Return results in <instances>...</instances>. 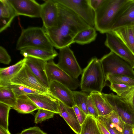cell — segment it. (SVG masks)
I'll return each instance as SVG.
<instances>
[{"instance_id":"obj_13","label":"cell","mask_w":134,"mask_h":134,"mask_svg":"<svg viewBox=\"0 0 134 134\" xmlns=\"http://www.w3.org/2000/svg\"><path fill=\"white\" fill-rule=\"evenodd\" d=\"M18 16L40 17L41 4L34 0H9Z\"/></svg>"},{"instance_id":"obj_22","label":"cell","mask_w":134,"mask_h":134,"mask_svg":"<svg viewBox=\"0 0 134 134\" xmlns=\"http://www.w3.org/2000/svg\"><path fill=\"white\" fill-rule=\"evenodd\" d=\"M97 110L99 116H104L113 110L103 96L102 93L93 92L90 93Z\"/></svg>"},{"instance_id":"obj_27","label":"cell","mask_w":134,"mask_h":134,"mask_svg":"<svg viewBox=\"0 0 134 134\" xmlns=\"http://www.w3.org/2000/svg\"><path fill=\"white\" fill-rule=\"evenodd\" d=\"M98 127L96 119L87 115L85 121L81 125L80 134H100Z\"/></svg>"},{"instance_id":"obj_30","label":"cell","mask_w":134,"mask_h":134,"mask_svg":"<svg viewBox=\"0 0 134 134\" xmlns=\"http://www.w3.org/2000/svg\"><path fill=\"white\" fill-rule=\"evenodd\" d=\"M15 96L18 97L23 95L30 94H43L44 93L29 87L19 85L10 84L9 85Z\"/></svg>"},{"instance_id":"obj_23","label":"cell","mask_w":134,"mask_h":134,"mask_svg":"<svg viewBox=\"0 0 134 134\" xmlns=\"http://www.w3.org/2000/svg\"><path fill=\"white\" fill-rule=\"evenodd\" d=\"M20 113H31L39 108L26 95L17 98L16 104L13 108Z\"/></svg>"},{"instance_id":"obj_44","label":"cell","mask_w":134,"mask_h":134,"mask_svg":"<svg viewBox=\"0 0 134 134\" xmlns=\"http://www.w3.org/2000/svg\"><path fill=\"white\" fill-rule=\"evenodd\" d=\"M0 134H11L9 130L0 126Z\"/></svg>"},{"instance_id":"obj_35","label":"cell","mask_w":134,"mask_h":134,"mask_svg":"<svg viewBox=\"0 0 134 134\" xmlns=\"http://www.w3.org/2000/svg\"><path fill=\"white\" fill-rule=\"evenodd\" d=\"M134 109V86L120 97Z\"/></svg>"},{"instance_id":"obj_8","label":"cell","mask_w":134,"mask_h":134,"mask_svg":"<svg viewBox=\"0 0 134 134\" xmlns=\"http://www.w3.org/2000/svg\"><path fill=\"white\" fill-rule=\"evenodd\" d=\"M58 55V66L71 77L77 79L82 71L69 46L60 49Z\"/></svg>"},{"instance_id":"obj_37","label":"cell","mask_w":134,"mask_h":134,"mask_svg":"<svg viewBox=\"0 0 134 134\" xmlns=\"http://www.w3.org/2000/svg\"><path fill=\"white\" fill-rule=\"evenodd\" d=\"M101 122L110 134H118L113 124L107 118L99 116L96 119Z\"/></svg>"},{"instance_id":"obj_33","label":"cell","mask_w":134,"mask_h":134,"mask_svg":"<svg viewBox=\"0 0 134 134\" xmlns=\"http://www.w3.org/2000/svg\"><path fill=\"white\" fill-rule=\"evenodd\" d=\"M55 113L48 110L39 109L35 116L34 122L40 123L42 121L53 117Z\"/></svg>"},{"instance_id":"obj_5","label":"cell","mask_w":134,"mask_h":134,"mask_svg":"<svg viewBox=\"0 0 134 134\" xmlns=\"http://www.w3.org/2000/svg\"><path fill=\"white\" fill-rule=\"evenodd\" d=\"M105 79L109 75H124L134 79V70L126 62L112 51L100 59Z\"/></svg>"},{"instance_id":"obj_26","label":"cell","mask_w":134,"mask_h":134,"mask_svg":"<svg viewBox=\"0 0 134 134\" xmlns=\"http://www.w3.org/2000/svg\"><path fill=\"white\" fill-rule=\"evenodd\" d=\"M17 98L9 86L0 87V102L13 108L15 105Z\"/></svg>"},{"instance_id":"obj_25","label":"cell","mask_w":134,"mask_h":134,"mask_svg":"<svg viewBox=\"0 0 134 134\" xmlns=\"http://www.w3.org/2000/svg\"><path fill=\"white\" fill-rule=\"evenodd\" d=\"M97 34L94 27H90L78 32L73 40V42L81 45L89 43L94 41Z\"/></svg>"},{"instance_id":"obj_21","label":"cell","mask_w":134,"mask_h":134,"mask_svg":"<svg viewBox=\"0 0 134 134\" xmlns=\"http://www.w3.org/2000/svg\"><path fill=\"white\" fill-rule=\"evenodd\" d=\"M20 53L24 57H31L47 61L53 60L58 55L54 49L49 50L39 48H24L20 51Z\"/></svg>"},{"instance_id":"obj_19","label":"cell","mask_w":134,"mask_h":134,"mask_svg":"<svg viewBox=\"0 0 134 134\" xmlns=\"http://www.w3.org/2000/svg\"><path fill=\"white\" fill-rule=\"evenodd\" d=\"M59 115L65 121L72 130L76 134H80L81 125L73 108L70 107L59 101Z\"/></svg>"},{"instance_id":"obj_38","label":"cell","mask_w":134,"mask_h":134,"mask_svg":"<svg viewBox=\"0 0 134 134\" xmlns=\"http://www.w3.org/2000/svg\"><path fill=\"white\" fill-rule=\"evenodd\" d=\"M11 57L7 50L3 47H0V62L5 64L8 65L11 62Z\"/></svg>"},{"instance_id":"obj_31","label":"cell","mask_w":134,"mask_h":134,"mask_svg":"<svg viewBox=\"0 0 134 134\" xmlns=\"http://www.w3.org/2000/svg\"><path fill=\"white\" fill-rule=\"evenodd\" d=\"M11 107L9 106L0 102V126L8 130L9 113Z\"/></svg>"},{"instance_id":"obj_4","label":"cell","mask_w":134,"mask_h":134,"mask_svg":"<svg viewBox=\"0 0 134 134\" xmlns=\"http://www.w3.org/2000/svg\"><path fill=\"white\" fill-rule=\"evenodd\" d=\"M39 48L53 50L54 46L43 27H31L23 29L17 42L16 49Z\"/></svg>"},{"instance_id":"obj_11","label":"cell","mask_w":134,"mask_h":134,"mask_svg":"<svg viewBox=\"0 0 134 134\" xmlns=\"http://www.w3.org/2000/svg\"><path fill=\"white\" fill-rule=\"evenodd\" d=\"M11 83L23 85L44 93H50L49 90L37 78L25 64L11 80Z\"/></svg>"},{"instance_id":"obj_12","label":"cell","mask_w":134,"mask_h":134,"mask_svg":"<svg viewBox=\"0 0 134 134\" xmlns=\"http://www.w3.org/2000/svg\"><path fill=\"white\" fill-rule=\"evenodd\" d=\"M41 4L40 18L43 27L48 29L57 27L58 25V9L55 0H46Z\"/></svg>"},{"instance_id":"obj_9","label":"cell","mask_w":134,"mask_h":134,"mask_svg":"<svg viewBox=\"0 0 134 134\" xmlns=\"http://www.w3.org/2000/svg\"><path fill=\"white\" fill-rule=\"evenodd\" d=\"M68 8L91 27H94L95 11L90 6L88 0H55Z\"/></svg>"},{"instance_id":"obj_24","label":"cell","mask_w":134,"mask_h":134,"mask_svg":"<svg viewBox=\"0 0 134 134\" xmlns=\"http://www.w3.org/2000/svg\"><path fill=\"white\" fill-rule=\"evenodd\" d=\"M112 31L134 55V34L133 27H122Z\"/></svg>"},{"instance_id":"obj_41","label":"cell","mask_w":134,"mask_h":134,"mask_svg":"<svg viewBox=\"0 0 134 134\" xmlns=\"http://www.w3.org/2000/svg\"><path fill=\"white\" fill-rule=\"evenodd\" d=\"M105 0H88L89 4L92 8L96 11L103 4Z\"/></svg>"},{"instance_id":"obj_18","label":"cell","mask_w":134,"mask_h":134,"mask_svg":"<svg viewBox=\"0 0 134 134\" xmlns=\"http://www.w3.org/2000/svg\"><path fill=\"white\" fill-rule=\"evenodd\" d=\"M133 27L134 0H129L114 25L111 31L120 28Z\"/></svg>"},{"instance_id":"obj_40","label":"cell","mask_w":134,"mask_h":134,"mask_svg":"<svg viewBox=\"0 0 134 134\" xmlns=\"http://www.w3.org/2000/svg\"><path fill=\"white\" fill-rule=\"evenodd\" d=\"M19 134H47L39 127L35 126L24 130Z\"/></svg>"},{"instance_id":"obj_43","label":"cell","mask_w":134,"mask_h":134,"mask_svg":"<svg viewBox=\"0 0 134 134\" xmlns=\"http://www.w3.org/2000/svg\"><path fill=\"white\" fill-rule=\"evenodd\" d=\"M96 120L98 127L100 132L103 134H110L104 125L98 120Z\"/></svg>"},{"instance_id":"obj_6","label":"cell","mask_w":134,"mask_h":134,"mask_svg":"<svg viewBox=\"0 0 134 134\" xmlns=\"http://www.w3.org/2000/svg\"><path fill=\"white\" fill-rule=\"evenodd\" d=\"M45 70L49 84L52 81H57L71 90H76L80 85L77 79L69 75L58 67L53 60L47 62Z\"/></svg>"},{"instance_id":"obj_39","label":"cell","mask_w":134,"mask_h":134,"mask_svg":"<svg viewBox=\"0 0 134 134\" xmlns=\"http://www.w3.org/2000/svg\"><path fill=\"white\" fill-rule=\"evenodd\" d=\"M73 108L76 116L80 125L84 122L87 116V115L81 109L75 105Z\"/></svg>"},{"instance_id":"obj_16","label":"cell","mask_w":134,"mask_h":134,"mask_svg":"<svg viewBox=\"0 0 134 134\" xmlns=\"http://www.w3.org/2000/svg\"><path fill=\"white\" fill-rule=\"evenodd\" d=\"M25 58V64L40 82L48 89L49 84L45 70L47 61L31 57Z\"/></svg>"},{"instance_id":"obj_28","label":"cell","mask_w":134,"mask_h":134,"mask_svg":"<svg viewBox=\"0 0 134 134\" xmlns=\"http://www.w3.org/2000/svg\"><path fill=\"white\" fill-rule=\"evenodd\" d=\"M72 92L76 105L88 115L87 103L88 95L82 92L72 91Z\"/></svg>"},{"instance_id":"obj_46","label":"cell","mask_w":134,"mask_h":134,"mask_svg":"<svg viewBox=\"0 0 134 134\" xmlns=\"http://www.w3.org/2000/svg\"><path fill=\"white\" fill-rule=\"evenodd\" d=\"M100 134H103L102 133H101V132Z\"/></svg>"},{"instance_id":"obj_7","label":"cell","mask_w":134,"mask_h":134,"mask_svg":"<svg viewBox=\"0 0 134 134\" xmlns=\"http://www.w3.org/2000/svg\"><path fill=\"white\" fill-rule=\"evenodd\" d=\"M104 97L112 109L124 122L134 125V109L120 97L113 93H102Z\"/></svg>"},{"instance_id":"obj_1","label":"cell","mask_w":134,"mask_h":134,"mask_svg":"<svg viewBox=\"0 0 134 134\" xmlns=\"http://www.w3.org/2000/svg\"><path fill=\"white\" fill-rule=\"evenodd\" d=\"M57 3V27L48 29L42 27L54 47L60 49L69 46L73 43V39L78 32L91 26L70 9Z\"/></svg>"},{"instance_id":"obj_15","label":"cell","mask_w":134,"mask_h":134,"mask_svg":"<svg viewBox=\"0 0 134 134\" xmlns=\"http://www.w3.org/2000/svg\"><path fill=\"white\" fill-rule=\"evenodd\" d=\"M39 108L59 113V101L50 93L26 95Z\"/></svg>"},{"instance_id":"obj_45","label":"cell","mask_w":134,"mask_h":134,"mask_svg":"<svg viewBox=\"0 0 134 134\" xmlns=\"http://www.w3.org/2000/svg\"><path fill=\"white\" fill-rule=\"evenodd\" d=\"M133 28L134 34V27H133Z\"/></svg>"},{"instance_id":"obj_29","label":"cell","mask_w":134,"mask_h":134,"mask_svg":"<svg viewBox=\"0 0 134 134\" xmlns=\"http://www.w3.org/2000/svg\"><path fill=\"white\" fill-rule=\"evenodd\" d=\"M105 81H109L113 83L125 84L129 86H134V79L120 74L108 75L105 79Z\"/></svg>"},{"instance_id":"obj_32","label":"cell","mask_w":134,"mask_h":134,"mask_svg":"<svg viewBox=\"0 0 134 134\" xmlns=\"http://www.w3.org/2000/svg\"><path fill=\"white\" fill-rule=\"evenodd\" d=\"M104 117L107 118L113 124L118 134H122L125 122L114 111Z\"/></svg>"},{"instance_id":"obj_2","label":"cell","mask_w":134,"mask_h":134,"mask_svg":"<svg viewBox=\"0 0 134 134\" xmlns=\"http://www.w3.org/2000/svg\"><path fill=\"white\" fill-rule=\"evenodd\" d=\"M129 0H105L95 11L94 28L103 34L111 31L112 28Z\"/></svg>"},{"instance_id":"obj_20","label":"cell","mask_w":134,"mask_h":134,"mask_svg":"<svg viewBox=\"0 0 134 134\" xmlns=\"http://www.w3.org/2000/svg\"><path fill=\"white\" fill-rule=\"evenodd\" d=\"M25 58L9 66L0 68V87L9 86L11 80L19 72L25 64Z\"/></svg>"},{"instance_id":"obj_34","label":"cell","mask_w":134,"mask_h":134,"mask_svg":"<svg viewBox=\"0 0 134 134\" xmlns=\"http://www.w3.org/2000/svg\"><path fill=\"white\" fill-rule=\"evenodd\" d=\"M111 90L120 97L123 93L129 90L131 86L125 84L111 83L109 85Z\"/></svg>"},{"instance_id":"obj_42","label":"cell","mask_w":134,"mask_h":134,"mask_svg":"<svg viewBox=\"0 0 134 134\" xmlns=\"http://www.w3.org/2000/svg\"><path fill=\"white\" fill-rule=\"evenodd\" d=\"M122 134H134V125H130L125 123Z\"/></svg>"},{"instance_id":"obj_3","label":"cell","mask_w":134,"mask_h":134,"mask_svg":"<svg viewBox=\"0 0 134 134\" xmlns=\"http://www.w3.org/2000/svg\"><path fill=\"white\" fill-rule=\"evenodd\" d=\"M100 59H92L83 69L80 84L81 90L86 92H101L106 85Z\"/></svg>"},{"instance_id":"obj_17","label":"cell","mask_w":134,"mask_h":134,"mask_svg":"<svg viewBox=\"0 0 134 134\" xmlns=\"http://www.w3.org/2000/svg\"><path fill=\"white\" fill-rule=\"evenodd\" d=\"M16 16V12L9 0H0V32L10 27Z\"/></svg>"},{"instance_id":"obj_14","label":"cell","mask_w":134,"mask_h":134,"mask_svg":"<svg viewBox=\"0 0 134 134\" xmlns=\"http://www.w3.org/2000/svg\"><path fill=\"white\" fill-rule=\"evenodd\" d=\"M48 90L54 97L66 105L73 108L76 105L72 91L65 86L53 81L49 83Z\"/></svg>"},{"instance_id":"obj_36","label":"cell","mask_w":134,"mask_h":134,"mask_svg":"<svg viewBox=\"0 0 134 134\" xmlns=\"http://www.w3.org/2000/svg\"><path fill=\"white\" fill-rule=\"evenodd\" d=\"M87 105L88 115L97 119L99 116V114L90 94L88 95Z\"/></svg>"},{"instance_id":"obj_10","label":"cell","mask_w":134,"mask_h":134,"mask_svg":"<svg viewBox=\"0 0 134 134\" xmlns=\"http://www.w3.org/2000/svg\"><path fill=\"white\" fill-rule=\"evenodd\" d=\"M106 34L105 45L134 69V55L131 50L113 31Z\"/></svg>"}]
</instances>
